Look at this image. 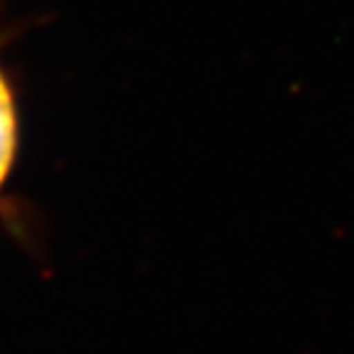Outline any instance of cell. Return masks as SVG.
I'll return each instance as SVG.
<instances>
[{
  "mask_svg": "<svg viewBox=\"0 0 354 354\" xmlns=\"http://www.w3.org/2000/svg\"><path fill=\"white\" fill-rule=\"evenodd\" d=\"M17 150V111L12 88L8 84L6 74L0 69V187L6 183L8 172L15 162Z\"/></svg>",
  "mask_w": 354,
  "mask_h": 354,
  "instance_id": "cell-1",
  "label": "cell"
}]
</instances>
